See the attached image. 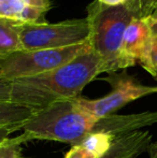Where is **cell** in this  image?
<instances>
[{
	"mask_svg": "<svg viewBox=\"0 0 157 158\" xmlns=\"http://www.w3.org/2000/svg\"><path fill=\"white\" fill-rule=\"evenodd\" d=\"M100 73L101 59L88 51L55 70L12 81L10 102L38 112L54 102L80 97Z\"/></svg>",
	"mask_w": 157,
	"mask_h": 158,
	"instance_id": "obj_1",
	"label": "cell"
},
{
	"mask_svg": "<svg viewBox=\"0 0 157 158\" xmlns=\"http://www.w3.org/2000/svg\"><path fill=\"white\" fill-rule=\"evenodd\" d=\"M74 99L54 102L35 112L22 127L26 140H48L78 145L94 130L98 118L80 109Z\"/></svg>",
	"mask_w": 157,
	"mask_h": 158,
	"instance_id": "obj_2",
	"label": "cell"
},
{
	"mask_svg": "<svg viewBox=\"0 0 157 158\" xmlns=\"http://www.w3.org/2000/svg\"><path fill=\"white\" fill-rule=\"evenodd\" d=\"M92 51L101 59V72L108 74L123 69L122 41L127 26L134 19L126 6H108L94 0L87 6Z\"/></svg>",
	"mask_w": 157,
	"mask_h": 158,
	"instance_id": "obj_3",
	"label": "cell"
},
{
	"mask_svg": "<svg viewBox=\"0 0 157 158\" xmlns=\"http://www.w3.org/2000/svg\"><path fill=\"white\" fill-rule=\"evenodd\" d=\"M92 51L88 41L61 48L19 50L0 58V74L9 82L55 70Z\"/></svg>",
	"mask_w": 157,
	"mask_h": 158,
	"instance_id": "obj_4",
	"label": "cell"
},
{
	"mask_svg": "<svg viewBox=\"0 0 157 158\" xmlns=\"http://www.w3.org/2000/svg\"><path fill=\"white\" fill-rule=\"evenodd\" d=\"M19 39L22 50L68 48L88 41L89 25L86 17L55 24L21 25Z\"/></svg>",
	"mask_w": 157,
	"mask_h": 158,
	"instance_id": "obj_5",
	"label": "cell"
},
{
	"mask_svg": "<svg viewBox=\"0 0 157 158\" xmlns=\"http://www.w3.org/2000/svg\"><path fill=\"white\" fill-rule=\"evenodd\" d=\"M103 80L112 87L111 92L105 97L90 100L80 96L74 99L80 109L98 119L113 114L115 111L134 100L157 93V86L143 85L126 71L122 73H110Z\"/></svg>",
	"mask_w": 157,
	"mask_h": 158,
	"instance_id": "obj_6",
	"label": "cell"
},
{
	"mask_svg": "<svg viewBox=\"0 0 157 158\" xmlns=\"http://www.w3.org/2000/svg\"><path fill=\"white\" fill-rule=\"evenodd\" d=\"M152 37L149 26L144 19H134L124 33L121 48L123 69L139 64L147 70L150 67V51Z\"/></svg>",
	"mask_w": 157,
	"mask_h": 158,
	"instance_id": "obj_7",
	"label": "cell"
},
{
	"mask_svg": "<svg viewBox=\"0 0 157 158\" xmlns=\"http://www.w3.org/2000/svg\"><path fill=\"white\" fill-rule=\"evenodd\" d=\"M157 123V111H147L137 114H110L97 121L92 132H102L116 138L118 135L141 130L143 127Z\"/></svg>",
	"mask_w": 157,
	"mask_h": 158,
	"instance_id": "obj_8",
	"label": "cell"
},
{
	"mask_svg": "<svg viewBox=\"0 0 157 158\" xmlns=\"http://www.w3.org/2000/svg\"><path fill=\"white\" fill-rule=\"evenodd\" d=\"M152 133L145 130L118 135L114 139L111 148L100 158H134L149 151Z\"/></svg>",
	"mask_w": 157,
	"mask_h": 158,
	"instance_id": "obj_9",
	"label": "cell"
},
{
	"mask_svg": "<svg viewBox=\"0 0 157 158\" xmlns=\"http://www.w3.org/2000/svg\"><path fill=\"white\" fill-rule=\"evenodd\" d=\"M21 24L0 19V58L21 48Z\"/></svg>",
	"mask_w": 157,
	"mask_h": 158,
	"instance_id": "obj_10",
	"label": "cell"
},
{
	"mask_svg": "<svg viewBox=\"0 0 157 158\" xmlns=\"http://www.w3.org/2000/svg\"><path fill=\"white\" fill-rule=\"evenodd\" d=\"M34 113L30 109L10 101L0 102V126L24 124Z\"/></svg>",
	"mask_w": 157,
	"mask_h": 158,
	"instance_id": "obj_11",
	"label": "cell"
},
{
	"mask_svg": "<svg viewBox=\"0 0 157 158\" xmlns=\"http://www.w3.org/2000/svg\"><path fill=\"white\" fill-rule=\"evenodd\" d=\"M115 138L107 133L102 132H90L87 135L78 145L83 146L84 148L92 152L98 158L105 154L111 148Z\"/></svg>",
	"mask_w": 157,
	"mask_h": 158,
	"instance_id": "obj_12",
	"label": "cell"
},
{
	"mask_svg": "<svg viewBox=\"0 0 157 158\" xmlns=\"http://www.w3.org/2000/svg\"><path fill=\"white\" fill-rule=\"evenodd\" d=\"M30 0H0V19L19 23Z\"/></svg>",
	"mask_w": 157,
	"mask_h": 158,
	"instance_id": "obj_13",
	"label": "cell"
},
{
	"mask_svg": "<svg viewBox=\"0 0 157 158\" xmlns=\"http://www.w3.org/2000/svg\"><path fill=\"white\" fill-rule=\"evenodd\" d=\"M27 142L24 135L19 137L9 138L0 144V158H24L22 154V144Z\"/></svg>",
	"mask_w": 157,
	"mask_h": 158,
	"instance_id": "obj_14",
	"label": "cell"
},
{
	"mask_svg": "<svg viewBox=\"0 0 157 158\" xmlns=\"http://www.w3.org/2000/svg\"><path fill=\"white\" fill-rule=\"evenodd\" d=\"M156 4L157 0H127L125 6L134 19H144L152 14Z\"/></svg>",
	"mask_w": 157,
	"mask_h": 158,
	"instance_id": "obj_15",
	"label": "cell"
},
{
	"mask_svg": "<svg viewBox=\"0 0 157 158\" xmlns=\"http://www.w3.org/2000/svg\"><path fill=\"white\" fill-rule=\"evenodd\" d=\"M65 158H98L92 152L81 145H73L67 153Z\"/></svg>",
	"mask_w": 157,
	"mask_h": 158,
	"instance_id": "obj_16",
	"label": "cell"
},
{
	"mask_svg": "<svg viewBox=\"0 0 157 158\" xmlns=\"http://www.w3.org/2000/svg\"><path fill=\"white\" fill-rule=\"evenodd\" d=\"M24 124H12V125L0 126V144L10 138V135L17 130H22Z\"/></svg>",
	"mask_w": 157,
	"mask_h": 158,
	"instance_id": "obj_17",
	"label": "cell"
},
{
	"mask_svg": "<svg viewBox=\"0 0 157 158\" xmlns=\"http://www.w3.org/2000/svg\"><path fill=\"white\" fill-rule=\"evenodd\" d=\"M11 82L4 80L0 74V102L10 101Z\"/></svg>",
	"mask_w": 157,
	"mask_h": 158,
	"instance_id": "obj_18",
	"label": "cell"
},
{
	"mask_svg": "<svg viewBox=\"0 0 157 158\" xmlns=\"http://www.w3.org/2000/svg\"><path fill=\"white\" fill-rule=\"evenodd\" d=\"M154 66H157V38H153V39H152L151 51H150V67H149V69ZM149 69H147V70H149Z\"/></svg>",
	"mask_w": 157,
	"mask_h": 158,
	"instance_id": "obj_19",
	"label": "cell"
},
{
	"mask_svg": "<svg viewBox=\"0 0 157 158\" xmlns=\"http://www.w3.org/2000/svg\"><path fill=\"white\" fill-rule=\"evenodd\" d=\"M144 22L147 23V25L149 26L152 37L157 38V19H153V17H151V16H147V19H144Z\"/></svg>",
	"mask_w": 157,
	"mask_h": 158,
	"instance_id": "obj_20",
	"label": "cell"
},
{
	"mask_svg": "<svg viewBox=\"0 0 157 158\" xmlns=\"http://www.w3.org/2000/svg\"><path fill=\"white\" fill-rule=\"evenodd\" d=\"M103 6H125L127 0H98Z\"/></svg>",
	"mask_w": 157,
	"mask_h": 158,
	"instance_id": "obj_21",
	"label": "cell"
},
{
	"mask_svg": "<svg viewBox=\"0 0 157 158\" xmlns=\"http://www.w3.org/2000/svg\"><path fill=\"white\" fill-rule=\"evenodd\" d=\"M149 154L151 158H157V141L154 143H151L149 146Z\"/></svg>",
	"mask_w": 157,
	"mask_h": 158,
	"instance_id": "obj_22",
	"label": "cell"
},
{
	"mask_svg": "<svg viewBox=\"0 0 157 158\" xmlns=\"http://www.w3.org/2000/svg\"><path fill=\"white\" fill-rule=\"evenodd\" d=\"M147 72L157 81V66H154V67H152V68H150L149 70H147Z\"/></svg>",
	"mask_w": 157,
	"mask_h": 158,
	"instance_id": "obj_23",
	"label": "cell"
},
{
	"mask_svg": "<svg viewBox=\"0 0 157 158\" xmlns=\"http://www.w3.org/2000/svg\"><path fill=\"white\" fill-rule=\"evenodd\" d=\"M151 17H153V19H157V4L155 6V8H154L153 12H152V14L150 15Z\"/></svg>",
	"mask_w": 157,
	"mask_h": 158,
	"instance_id": "obj_24",
	"label": "cell"
}]
</instances>
